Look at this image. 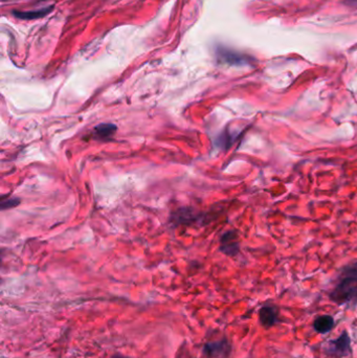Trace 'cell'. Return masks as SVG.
I'll list each match as a JSON object with an SVG mask.
<instances>
[{
	"mask_svg": "<svg viewBox=\"0 0 357 358\" xmlns=\"http://www.w3.org/2000/svg\"><path fill=\"white\" fill-rule=\"evenodd\" d=\"M330 297L337 305L357 303V261L342 270Z\"/></svg>",
	"mask_w": 357,
	"mask_h": 358,
	"instance_id": "6da1fadb",
	"label": "cell"
},
{
	"mask_svg": "<svg viewBox=\"0 0 357 358\" xmlns=\"http://www.w3.org/2000/svg\"><path fill=\"white\" fill-rule=\"evenodd\" d=\"M231 353V346L227 339L206 344L203 348V355L205 358H229Z\"/></svg>",
	"mask_w": 357,
	"mask_h": 358,
	"instance_id": "7a4b0ae2",
	"label": "cell"
},
{
	"mask_svg": "<svg viewBox=\"0 0 357 358\" xmlns=\"http://www.w3.org/2000/svg\"><path fill=\"white\" fill-rule=\"evenodd\" d=\"M351 351V341L347 332H344L340 337L330 341L327 352L334 357L347 356Z\"/></svg>",
	"mask_w": 357,
	"mask_h": 358,
	"instance_id": "3957f363",
	"label": "cell"
},
{
	"mask_svg": "<svg viewBox=\"0 0 357 358\" xmlns=\"http://www.w3.org/2000/svg\"><path fill=\"white\" fill-rule=\"evenodd\" d=\"M220 250L222 253L229 256H235L239 252V243L238 236L236 232H228L225 233L221 238Z\"/></svg>",
	"mask_w": 357,
	"mask_h": 358,
	"instance_id": "277c9868",
	"label": "cell"
},
{
	"mask_svg": "<svg viewBox=\"0 0 357 358\" xmlns=\"http://www.w3.org/2000/svg\"><path fill=\"white\" fill-rule=\"evenodd\" d=\"M117 131H118V127L115 124H110V123L100 124L93 128L92 137L98 141L107 142L115 136Z\"/></svg>",
	"mask_w": 357,
	"mask_h": 358,
	"instance_id": "5b68a950",
	"label": "cell"
},
{
	"mask_svg": "<svg viewBox=\"0 0 357 358\" xmlns=\"http://www.w3.org/2000/svg\"><path fill=\"white\" fill-rule=\"evenodd\" d=\"M260 322L262 326L265 328H269L277 323L278 319V310L276 307L272 306H265L262 307L259 312Z\"/></svg>",
	"mask_w": 357,
	"mask_h": 358,
	"instance_id": "8992f818",
	"label": "cell"
},
{
	"mask_svg": "<svg viewBox=\"0 0 357 358\" xmlns=\"http://www.w3.org/2000/svg\"><path fill=\"white\" fill-rule=\"evenodd\" d=\"M334 327V319L330 315L318 316L313 323V328L317 333L326 334Z\"/></svg>",
	"mask_w": 357,
	"mask_h": 358,
	"instance_id": "52a82bcc",
	"label": "cell"
},
{
	"mask_svg": "<svg viewBox=\"0 0 357 358\" xmlns=\"http://www.w3.org/2000/svg\"><path fill=\"white\" fill-rule=\"evenodd\" d=\"M218 53H219V58L222 61H224L225 63L236 64V65H241V64L246 63L245 57H243L241 54H238V53H236L234 51L228 50V49H225V48H220Z\"/></svg>",
	"mask_w": 357,
	"mask_h": 358,
	"instance_id": "ba28073f",
	"label": "cell"
},
{
	"mask_svg": "<svg viewBox=\"0 0 357 358\" xmlns=\"http://www.w3.org/2000/svg\"><path fill=\"white\" fill-rule=\"evenodd\" d=\"M53 7H47L45 9L42 10H38V11H30V12H13L14 16L16 18L19 19H23V20H33V19H39L42 18L44 16H46L49 12L52 11Z\"/></svg>",
	"mask_w": 357,
	"mask_h": 358,
	"instance_id": "9c48e42d",
	"label": "cell"
},
{
	"mask_svg": "<svg viewBox=\"0 0 357 358\" xmlns=\"http://www.w3.org/2000/svg\"><path fill=\"white\" fill-rule=\"evenodd\" d=\"M20 203V199H18V198H13V197H3V200H2V210L5 211V210H9V209H12V207H15L17 205H19Z\"/></svg>",
	"mask_w": 357,
	"mask_h": 358,
	"instance_id": "30bf717a",
	"label": "cell"
},
{
	"mask_svg": "<svg viewBox=\"0 0 357 358\" xmlns=\"http://www.w3.org/2000/svg\"><path fill=\"white\" fill-rule=\"evenodd\" d=\"M111 358H128V357L123 356V355H121V354H117V355H114V356H112Z\"/></svg>",
	"mask_w": 357,
	"mask_h": 358,
	"instance_id": "8fae6325",
	"label": "cell"
}]
</instances>
